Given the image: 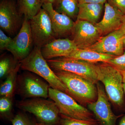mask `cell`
Masks as SVG:
<instances>
[{"label":"cell","mask_w":125,"mask_h":125,"mask_svg":"<svg viewBox=\"0 0 125 125\" xmlns=\"http://www.w3.org/2000/svg\"><path fill=\"white\" fill-rule=\"evenodd\" d=\"M19 3L20 13L29 20L38 13L43 5L41 0H21Z\"/></svg>","instance_id":"21"},{"label":"cell","mask_w":125,"mask_h":125,"mask_svg":"<svg viewBox=\"0 0 125 125\" xmlns=\"http://www.w3.org/2000/svg\"><path fill=\"white\" fill-rule=\"evenodd\" d=\"M36 125H50V124H46V123H41V122H39V123H36Z\"/></svg>","instance_id":"34"},{"label":"cell","mask_w":125,"mask_h":125,"mask_svg":"<svg viewBox=\"0 0 125 125\" xmlns=\"http://www.w3.org/2000/svg\"><path fill=\"white\" fill-rule=\"evenodd\" d=\"M115 57L89 49H76L65 57L75 58L95 64L99 62H106Z\"/></svg>","instance_id":"18"},{"label":"cell","mask_w":125,"mask_h":125,"mask_svg":"<svg viewBox=\"0 0 125 125\" xmlns=\"http://www.w3.org/2000/svg\"><path fill=\"white\" fill-rule=\"evenodd\" d=\"M13 38L7 36L2 31L0 30V49L1 51L6 50L12 41Z\"/></svg>","instance_id":"27"},{"label":"cell","mask_w":125,"mask_h":125,"mask_svg":"<svg viewBox=\"0 0 125 125\" xmlns=\"http://www.w3.org/2000/svg\"><path fill=\"white\" fill-rule=\"evenodd\" d=\"M123 47H124V49H125V34L124 36L123 37Z\"/></svg>","instance_id":"35"},{"label":"cell","mask_w":125,"mask_h":125,"mask_svg":"<svg viewBox=\"0 0 125 125\" xmlns=\"http://www.w3.org/2000/svg\"><path fill=\"white\" fill-rule=\"evenodd\" d=\"M107 0H77L78 4L83 3H94L104 4Z\"/></svg>","instance_id":"29"},{"label":"cell","mask_w":125,"mask_h":125,"mask_svg":"<svg viewBox=\"0 0 125 125\" xmlns=\"http://www.w3.org/2000/svg\"><path fill=\"white\" fill-rule=\"evenodd\" d=\"M19 62L14 58L9 57H4L0 61V78L1 79L7 77L10 72L14 69Z\"/></svg>","instance_id":"23"},{"label":"cell","mask_w":125,"mask_h":125,"mask_svg":"<svg viewBox=\"0 0 125 125\" xmlns=\"http://www.w3.org/2000/svg\"><path fill=\"white\" fill-rule=\"evenodd\" d=\"M105 62L111 65L119 71H125V52L121 55L115 57Z\"/></svg>","instance_id":"26"},{"label":"cell","mask_w":125,"mask_h":125,"mask_svg":"<svg viewBox=\"0 0 125 125\" xmlns=\"http://www.w3.org/2000/svg\"><path fill=\"white\" fill-rule=\"evenodd\" d=\"M57 125H101L97 120L86 121L69 117L60 114V118Z\"/></svg>","instance_id":"24"},{"label":"cell","mask_w":125,"mask_h":125,"mask_svg":"<svg viewBox=\"0 0 125 125\" xmlns=\"http://www.w3.org/2000/svg\"><path fill=\"white\" fill-rule=\"evenodd\" d=\"M105 12L102 20L94 24L102 36L120 29L122 24L124 14L116 7L106 2L105 4Z\"/></svg>","instance_id":"14"},{"label":"cell","mask_w":125,"mask_h":125,"mask_svg":"<svg viewBox=\"0 0 125 125\" xmlns=\"http://www.w3.org/2000/svg\"><path fill=\"white\" fill-rule=\"evenodd\" d=\"M58 0H41L43 4L50 3L52 4L53 5H55Z\"/></svg>","instance_id":"30"},{"label":"cell","mask_w":125,"mask_h":125,"mask_svg":"<svg viewBox=\"0 0 125 125\" xmlns=\"http://www.w3.org/2000/svg\"><path fill=\"white\" fill-rule=\"evenodd\" d=\"M30 22L34 46L41 49L56 39L49 14L42 8Z\"/></svg>","instance_id":"7"},{"label":"cell","mask_w":125,"mask_h":125,"mask_svg":"<svg viewBox=\"0 0 125 125\" xmlns=\"http://www.w3.org/2000/svg\"><path fill=\"white\" fill-rule=\"evenodd\" d=\"M20 69L19 62L6 77L5 80L0 87L1 96L13 97L17 87L18 72Z\"/></svg>","instance_id":"19"},{"label":"cell","mask_w":125,"mask_h":125,"mask_svg":"<svg viewBox=\"0 0 125 125\" xmlns=\"http://www.w3.org/2000/svg\"><path fill=\"white\" fill-rule=\"evenodd\" d=\"M73 41L79 49H86L97 42L102 36L98 29L92 23L76 20L72 33Z\"/></svg>","instance_id":"11"},{"label":"cell","mask_w":125,"mask_h":125,"mask_svg":"<svg viewBox=\"0 0 125 125\" xmlns=\"http://www.w3.org/2000/svg\"><path fill=\"white\" fill-rule=\"evenodd\" d=\"M19 108L33 114L39 122L57 125L60 114L57 106L53 101L36 98L28 99L18 103Z\"/></svg>","instance_id":"4"},{"label":"cell","mask_w":125,"mask_h":125,"mask_svg":"<svg viewBox=\"0 0 125 125\" xmlns=\"http://www.w3.org/2000/svg\"><path fill=\"white\" fill-rule=\"evenodd\" d=\"M67 87L70 96L84 106L94 102L98 97V90L94 84L75 74L63 71H54Z\"/></svg>","instance_id":"2"},{"label":"cell","mask_w":125,"mask_h":125,"mask_svg":"<svg viewBox=\"0 0 125 125\" xmlns=\"http://www.w3.org/2000/svg\"><path fill=\"white\" fill-rule=\"evenodd\" d=\"M53 6H55L54 9L59 13L71 18H77L79 10L77 0H58Z\"/></svg>","instance_id":"20"},{"label":"cell","mask_w":125,"mask_h":125,"mask_svg":"<svg viewBox=\"0 0 125 125\" xmlns=\"http://www.w3.org/2000/svg\"><path fill=\"white\" fill-rule=\"evenodd\" d=\"M120 29L125 34V14L123 15V19H122V24Z\"/></svg>","instance_id":"31"},{"label":"cell","mask_w":125,"mask_h":125,"mask_svg":"<svg viewBox=\"0 0 125 125\" xmlns=\"http://www.w3.org/2000/svg\"><path fill=\"white\" fill-rule=\"evenodd\" d=\"M48 97L55 103L60 114L71 118L86 121L96 120L93 113L71 96L50 87Z\"/></svg>","instance_id":"5"},{"label":"cell","mask_w":125,"mask_h":125,"mask_svg":"<svg viewBox=\"0 0 125 125\" xmlns=\"http://www.w3.org/2000/svg\"><path fill=\"white\" fill-rule=\"evenodd\" d=\"M123 79V83L125 84V71H120Z\"/></svg>","instance_id":"33"},{"label":"cell","mask_w":125,"mask_h":125,"mask_svg":"<svg viewBox=\"0 0 125 125\" xmlns=\"http://www.w3.org/2000/svg\"><path fill=\"white\" fill-rule=\"evenodd\" d=\"M108 2L125 14V0H108Z\"/></svg>","instance_id":"28"},{"label":"cell","mask_w":125,"mask_h":125,"mask_svg":"<svg viewBox=\"0 0 125 125\" xmlns=\"http://www.w3.org/2000/svg\"><path fill=\"white\" fill-rule=\"evenodd\" d=\"M13 97L1 96L0 115L1 117L11 121L14 117L12 114Z\"/></svg>","instance_id":"22"},{"label":"cell","mask_w":125,"mask_h":125,"mask_svg":"<svg viewBox=\"0 0 125 125\" xmlns=\"http://www.w3.org/2000/svg\"><path fill=\"white\" fill-rule=\"evenodd\" d=\"M103 5L94 3L78 4L79 10L76 20L85 21L95 24L101 16Z\"/></svg>","instance_id":"17"},{"label":"cell","mask_w":125,"mask_h":125,"mask_svg":"<svg viewBox=\"0 0 125 125\" xmlns=\"http://www.w3.org/2000/svg\"><path fill=\"white\" fill-rule=\"evenodd\" d=\"M123 89H124V93L125 94V84H123Z\"/></svg>","instance_id":"36"},{"label":"cell","mask_w":125,"mask_h":125,"mask_svg":"<svg viewBox=\"0 0 125 125\" xmlns=\"http://www.w3.org/2000/svg\"><path fill=\"white\" fill-rule=\"evenodd\" d=\"M98 97L94 102L88 104V108L101 125H116L117 119L124 114L116 115L112 111L109 99L105 89L99 82L96 84Z\"/></svg>","instance_id":"10"},{"label":"cell","mask_w":125,"mask_h":125,"mask_svg":"<svg viewBox=\"0 0 125 125\" xmlns=\"http://www.w3.org/2000/svg\"><path fill=\"white\" fill-rule=\"evenodd\" d=\"M53 71H63L83 77L94 84L99 81L96 65L75 58L60 57L47 60Z\"/></svg>","instance_id":"6"},{"label":"cell","mask_w":125,"mask_h":125,"mask_svg":"<svg viewBox=\"0 0 125 125\" xmlns=\"http://www.w3.org/2000/svg\"><path fill=\"white\" fill-rule=\"evenodd\" d=\"M10 121L13 125H36L37 123L22 113L16 114Z\"/></svg>","instance_id":"25"},{"label":"cell","mask_w":125,"mask_h":125,"mask_svg":"<svg viewBox=\"0 0 125 125\" xmlns=\"http://www.w3.org/2000/svg\"><path fill=\"white\" fill-rule=\"evenodd\" d=\"M19 62L21 69L36 74L44 79L52 88L60 90L70 95L67 87L43 57L41 48L34 46L29 55Z\"/></svg>","instance_id":"1"},{"label":"cell","mask_w":125,"mask_h":125,"mask_svg":"<svg viewBox=\"0 0 125 125\" xmlns=\"http://www.w3.org/2000/svg\"><path fill=\"white\" fill-rule=\"evenodd\" d=\"M17 87L19 95L24 99L49 97V84L39 76L27 72L18 76Z\"/></svg>","instance_id":"8"},{"label":"cell","mask_w":125,"mask_h":125,"mask_svg":"<svg viewBox=\"0 0 125 125\" xmlns=\"http://www.w3.org/2000/svg\"><path fill=\"white\" fill-rule=\"evenodd\" d=\"M22 15L13 1L2 0L0 4V27L1 30L10 35L17 34L22 24Z\"/></svg>","instance_id":"12"},{"label":"cell","mask_w":125,"mask_h":125,"mask_svg":"<svg viewBox=\"0 0 125 125\" xmlns=\"http://www.w3.org/2000/svg\"><path fill=\"white\" fill-rule=\"evenodd\" d=\"M42 8L49 14L56 38L72 33L75 22L71 18L56 11L51 3L43 4Z\"/></svg>","instance_id":"15"},{"label":"cell","mask_w":125,"mask_h":125,"mask_svg":"<svg viewBox=\"0 0 125 125\" xmlns=\"http://www.w3.org/2000/svg\"><path fill=\"white\" fill-rule=\"evenodd\" d=\"M21 0H19V2H20L21 1Z\"/></svg>","instance_id":"37"},{"label":"cell","mask_w":125,"mask_h":125,"mask_svg":"<svg viewBox=\"0 0 125 125\" xmlns=\"http://www.w3.org/2000/svg\"><path fill=\"white\" fill-rule=\"evenodd\" d=\"M33 44L30 20L24 18L20 30L6 50L12 54L16 61L19 62L30 54Z\"/></svg>","instance_id":"9"},{"label":"cell","mask_w":125,"mask_h":125,"mask_svg":"<svg viewBox=\"0 0 125 125\" xmlns=\"http://www.w3.org/2000/svg\"><path fill=\"white\" fill-rule=\"evenodd\" d=\"M99 81L102 83L109 101L122 109L124 104L123 79L120 71L106 62L96 65Z\"/></svg>","instance_id":"3"},{"label":"cell","mask_w":125,"mask_h":125,"mask_svg":"<svg viewBox=\"0 0 125 125\" xmlns=\"http://www.w3.org/2000/svg\"><path fill=\"white\" fill-rule=\"evenodd\" d=\"M125 34L120 29L102 36L97 42L86 49L114 56L121 55L124 53L123 39Z\"/></svg>","instance_id":"13"},{"label":"cell","mask_w":125,"mask_h":125,"mask_svg":"<svg viewBox=\"0 0 125 125\" xmlns=\"http://www.w3.org/2000/svg\"><path fill=\"white\" fill-rule=\"evenodd\" d=\"M118 125H125V114L122 117Z\"/></svg>","instance_id":"32"},{"label":"cell","mask_w":125,"mask_h":125,"mask_svg":"<svg viewBox=\"0 0 125 125\" xmlns=\"http://www.w3.org/2000/svg\"><path fill=\"white\" fill-rule=\"evenodd\" d=\"M77 48L72 40L68 38L55 39L41 48L42 54L46 60L66 57Z\"/></svg>","instance_id":"16"}]
</instances>
